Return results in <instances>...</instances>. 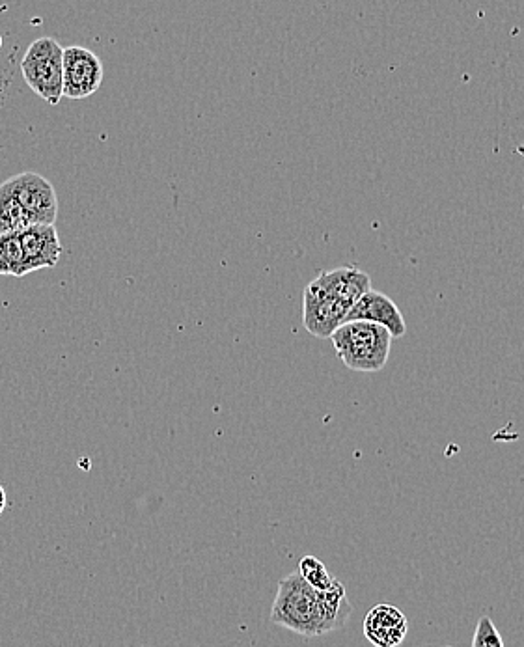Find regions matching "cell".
<instances>
[{"mask_svg":"<svg viewBox=\"0 0 524 647\" xmlns=\"http://www.w3.org/2000/svg\"><path fill=\"white\" fill-rule=\"evenodd\" d=\"M271 621L308 638L327 634L321 590L312 588L299 571L291 573L278 584Z\"/></svg>","mask_w":524,"mask_h":647,"instance_id":"cell-1","label":"cell"},{"mask_svg":"<svg viewBox=\"0 0 524 647\" xmlns=\"http://www.w3.org/2000/svg\"><path fill=\"white\" fill-rule=\"evenodd\" d=\"M332 345L340 360L353 372L372 373L385 368L392 334L372 321H344L331 334Z\"/></svg>","mask_w":524,"mask_h":647,"instance_id":"cell-2","label":"cell"},{"mask_svg":"<svg viewBox=\"0 0 524 647\" xmlns=\"http://www.w3.org/2000/svg\"><path fill=\"white\" fill-rule=\"evenodd\" d=\"M62 58L64 47L55 38L45 36L28 45L21 60V73L25 83L36 96L49 105H58L64 97L62 92Z\"/></svg>","mask_w":524,"mask_h":647,"instance_id":"cell-3","label":"cell"},{"mask_svg":"<svg viewBox=\"0 0 524 647\" xmlns=\"http://www.w3.org/2000/svg\"><path fill=\"white\" fill-rule=\"evenodd\" d=\"M62 77L64 97L86 99L94 96L103 84V64L99 56L86 47H64Z\"/></svg>","mask_w":524,"mask_h":647,"instance_id":"cell-4","label":"cell"},{"mask_svg":"<svg viewBox=\"0 0 524 647\" xmlns=\"http://www.w3.org/2000/svg\"><path fill=\"white\" fill-rule=\"evenodd\" d=\"M19 204L27 209L34 224H55L58 217V198L55 185L36 172H21L6 179Z\"/></svg>","mask_w":524,"mask_h":647,"instance_id":"cell-5","label":"cell"},{"mask_svg":"<svg viewBox=\"0 0 524 647\" xmlns=\"http://www.w3.org/2000/svg\"><path fill=\"white\" fill-rule=\"evenodd\" d=\"M303 303L304 329L316 338H331L332 332L344 323L349 312L345 304L336 301L314 282L306 286Z\"/></svg>","mask_w":524,"mask_h":647,"instance_id":"cell-6","label":"cell"},{"mask_svg":"<svg viewBox=\"0 0 524 647\" xmlns=\"http://www.w3.org/2000/svg\"><path fill=\"white\" fill-rule=\"evenodd\" d=\"M19 243L25 252L28 273L55 267L60 254H62V243L56 232L55 224H32L25 230L17 232Z\"/></svg>","mask_w":524,"mask_h":647,"instance_id":"cell-7","label":"cell"},{"mask_svg":"<svg viewBox=\"0 0 524 647\" xmlns=\"http://www.w3.org/2000/svg\"><path fill=\"white\" fill-rule=\"evenodd\" d=\"M355 319L383 325L392 334V338H401L407 332V325L401 316L400 308L388 295L372 288L349 308L345 321H355Z\"/></svg>","mask_w":524,"mask_h":647,"instance_id":"cell-8","label":"cell"},{"mask_svg":"<svg viewBox=\"0 0 524 647\" xmlns=\"http://www.w3.org/2000/svg\"><path fill=\"white\" fill-rule=\"evenodd\" d=\"M409 631L407 618L396 606L381 603L373 606L364 620V634L373 646L396 647L405 640Z\"/></svg>","mask_w":524,"mask_h":647,"instance_id":"cell-9","label":"cell"},{"mask_svg":"<svg viewBox=\"0 0 524 647\" xmlns=\"http://www.w3.org/2000/svg\"><path fill=\"white\" fill-rule=\"evenodd\" d=\"M312 282L347 308H351L359 301V297L372 288L370 275L357 267H338L325 271Z\"/></svg>","mask_w":524,"mask_h":647,"instance_id":"cell-10","label":"cell"},{"mask_svg":"<svg viewBox=\"0 0 524 647\" xmlns=\"http://www.w3.org/2000/svg\"><path fill=\"white\" fill-rule=\"evenodd\" d=\"M32 224L34 221L28 215L27 209L19 204L10 185L4 181L0 185V235L21 232Z\"/></svg>","mask_w":524,"mask_h":647,"instance_id":"cell-11","label":"cell"},{"mask_svg":"<svg viewBox=\"0 0 524 647\" xmlns=\"http://www.w3.org/2000/svg\"><path fill=\"white\" fill-rule=\"evenodd\" d=\"M0 275H30L17 232L0 235Z\"/></svg>","mask_w":524,"mask_h":647,"instance_id":"cell-12","label":"cell"},{"mask_svg":"<svg viewBox=\"0 0 524 647\" xmlns=\"http://www.w3.org/2000/svg\"><path fill=\"white\" fill-rule=\"evenodd\" d=\"M299 573L316 590H329L336 582V579L329 573V569L316 556H304L303 560L299 562Z\"/></svg>","mask_w":524,"mask_h":647,"instance_id":"cell-13","label":"cell"},{"mask_svg":"<svg viewBox=\"0 0 524 647\" xmlns=\"http://www.w3.org/2000/svg\"><path fill=\"white\" fill-rule=\"evenodd\" d=\"M482 646H504V640H502V636L498 633L495 623L491 621V618H487V616H483L482 620L478 621L476 633H474V638H472V647Z\"/></svg>","mask_w":524,"mask_h":647,"instance_id":"cell-14","label":"cell"},{"mask_svg":"<svg viewBox=\"0 0 524 647\" xmlns=\"http://www.w3.org/2000/svg\"><path fill=\"white\" fill-rule=\"evenodd\" d=\"M6 506H8V496H6V491H4V487L0 485V513L6 510Z\"/></svg>","mask_w":524,"mask_h":647,"instance_id":"cell-15","label":"cell"},{"mask_svg":"<svg viewBox=\"0 0 524 647\" xmlns=\"http://www.w3.org/2000/svg\"><path fill=\"white\" fill-rule=\"evenodd\" d=\"M0 47H2V38H0Z\"/></svg>","mask_w":524,"mask_h":647,"instance_id":"cell-16","label":"cell"}]
</instances>
